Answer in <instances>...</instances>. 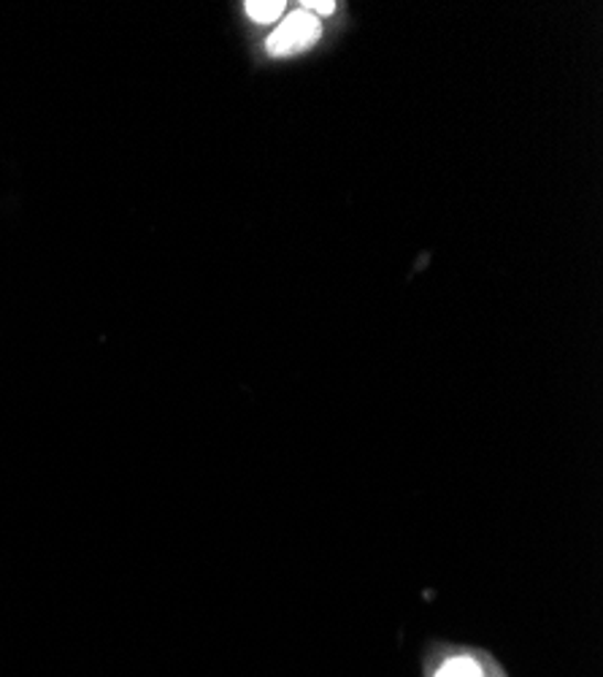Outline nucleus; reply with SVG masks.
I'll return each instance as SVG.
<instances>
[{
	"instance_id": "1",
	"label": "nucleus",
	"mask_w": 603,
	"mask_h": 677,
	"mask_svg": "<svg viewBox=\"0 0 603 677\" xmlns=\"http://www.w3.org/2000/svg\"><path fill=\"white\" fill-rule=\"evenodd\" d=\"M422 677H509V673L485 648L431 643L422 653Z\"/></svg>"
},
{
	"instance_id": "2",
	"label": "nucleus",
	"mask_w": 603,
	"mask_h": 677,
	"mask_svg": "<svg viewBox=\"0 0 603 677\" xmlns=\"http://www.w3.org/2000/svg\"><path fill=\"white\" fill-rule=\"evenodd\" d=\"M322 28H319V20L309 11H293V14L285 17L279 28L271 33L268 39V52L274 57H287L295 55V52L309 50L311 44L319 39Z\"/></svg>"
},
{
	"instance_id": "3",
	"label": "nucleus",
	"mask_w": 603,
	"mask_h": 677,
	"mask_svg": "<svg viewBox=\"0 0 603 677\" xmlns=\"http://www.w3.org/2000/svg\"><path fill=\"white\" fill-rule=\"evenodd\" d=\"M246 14L252 17L255 22H276L282 14H285V0H250V3H244Z\"/></svg>"
},
{
	"instance_id": "4",
	"label": "nucleus",
	"mask_w": 603,
	"mask_h": 677,
	"mask_svg": "<svg viewBox=\"0 0 603 677\" xmlns=\"http://www.w3.org/2000/svg\"><path fill=\"white\" fill-rule=\"evenodd\" d=\"M300 9L309 11V14L311 11H317V14H334L336 3H330V0H325V3L322 0H309V3H300Z\"/></svg>"
}]
</instances>
